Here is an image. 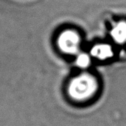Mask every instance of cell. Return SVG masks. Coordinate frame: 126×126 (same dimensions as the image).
Segmentation results:
<instances>
[{
	"mask_svg": "<svg viewBox=\"0 0 126 126\" xmlns=\"http://www.w3.org/2000/svg\"><path fill=\"white\" fill-rule=\"evenodd\" d=\"M80 41V39L77 32L72 30H65L58 35L56 45L63 53L75 54L79 48Z\"/></svg>",
	"mask_w": 126,
	"mask_h": 126,
	"instance_id": "cell-2",
	"label": "cell"
},
{
	"mask_svg": "<svg viewBox=\"0 0 126 126\" xmlns=\"http://www.w3.org/2000/svg\"><path fill=\"white\" fill-rule=\"evenodd\" d=\"M97 79L90 74H83L69 82L68 94L75 101H86L97 93Z\"/></svg>",
	"mask_w": 126,
	"mask_h": 126,
	"instance_id": "cell-1",
	"label": "cell"
},
{
	"mask_svg": "<svg viewBox=\"0 0 126 126\" xmlns=\"http://www.w3.org/2000/svg\"><path fill=\"white\" fill-rule=\"evenodd\" d=\"M111 36L113 39L118 43H124L126 41V22H120L116 24L111 30Z\"/></svg>",
	"mask_w": 126,
	"mask_h": 126,
	"instance_id": "cell-3",
	"label": "cell"
},
{
	"mask_svg": "<svg viewBox=\"0 0 126 126\" xmlns=\"http://www.w3.org/2000/svg\"><path fill=\"white\" fill-rule=\"evenodd\" d=\"M77 62L80 66H86L89 63V58L87 55H81L78 58Z\"/></svg>",
	"mask_w": 126,
	"mask_h": 126,
	"instance_id": "cell-5",
	"label": "cell"
},
{
	"mask_svg": "<svg viewBox=\"0 0 126 126\" xmlns=\"http://www.w3.org/2000/svg\"><path fill=\"white\" fill-rule=\"evenodd\" d=\"M92 54L97 58L105 59L106 58H109L112 55V51L109 46L106 44H100L94 47Z\"/></svg>",
	"mask_w": 126,
	"mask_h": 126,
	"instance_id": "cell-4",
	"label": "cell"
}]
</instances>
